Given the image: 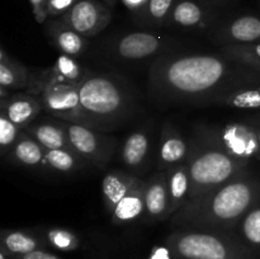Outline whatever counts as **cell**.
I'll return each instance as SVG.
<instances>
[{
	"instance_id": "cell-1",
	"label": "cell",
	"mask_w": 260,
	"mask_h": 259,
	"mask_svg": "<svg viewBox=\"0 0 260 259\" xmlns=\"http://www.w3.org/2000/svg\"><path fill=\"white\" fill-rule=\"evenodd\" d=\"M260 85V71L222 53H167L152 62L149 93L161 104L218 106L233 91Z\"/></svg>"
},
{
	"instance_id": "cell-2",
	"label": "cell",
	"mask_w": 260,
	"mask_h": 259,
	"mask_svg": "<svg viewBox=\"0 0 260 259\" xmlns=\"http://www.w3.org/2000/svg\"><path fill=\"white\" fill-rule=\"evenodd\" d=\"M260 200V179L246 170L226 184L190 200L172 216L173 225L184 229L231 230Z\"/></svg>"
},
{
	"instance_id": "cell-3",
	"label": "cell",
	"mask_w": 260,
	"mask_h": 259,
	"mask_svg": "<svg viewBox=\"0 0 260 259\" xmlns=\"http://www.w3.org/2000/svg\"><path fill=\"white\" fill-rule=\"evenodd\" d=\"M83 124L98 131H111L126 123L136 111L131 86L113 74L89 75L78 85Z\"/></svg>"
},
{
	"instance_id": "cell-4",
	"label": "cell",
	"mask_w": 260,
	"mask_h": 259,
	"mask_svg": "<svg viewBox=\"0 0 260 259\" xmlns=\"http://www.w3.org/2000/svg\"><path fill=\"white\" fill-rule=\"evenodd\" d=\"M189 201L201 197L249 170V164L233 157L218 147L196 141L188 157Z\"/></svg>"
},
{
	"instance_id": "cell-5",
	"label": "cell",
	"mask_w": 260,
	"mask_h": 259,
	"mask_svg": "<svg viewBox=\"0 0 260 259\" xmlns=\"http://www.w3.org/2000/svg\"><path fill=\"white\" fill-rule=\"evenodd\" d=\"M197 140L218 147L226 154L248 164L253 160H260L255 122H233L217 126H202L197 130Z\"/></svg>"
},
{
	"instance_id": "cell-6",
	"label": "cell",
	"mask_w": 260,
	"mask_h": 259,
	"mask_svg": "<svg viewBox=\"0 0 260 259\" xmlns=\"http://www.w3.org/2000/svg\"><path fill=\"white\" fill-rule=\"evenodd\" d=\"M28 93L40 99L43 109L60 121L83 124L78 85L43 79L37 74L30 75Z\"/></svg>"
},
{
	"instance_id": "cell-7",
	"label": "cell",
	"mask_w": 260,
	"mask_h": 259,
	"mask_svg": "<svg viewBox=\"0 0 260 259\" xmlns=\"http://www.w3.org/2000/svg\"><path fill=\"white\" fill-rule=\"evenodd\" d=\"M173 250L183 259H230L235 251L221 231L185 229L169 238Z\"/></svg>"
},
{
	"instance_id": "cell-8",
	"label": "cell",
	"mask_w": 260,
	"mask_h": 259,
	"mask_svg": "<svg viewBox=\"0 0 260 259\" xmlns=\"http://www.w3.org/2000/svg\"><path fill=\"white\" fill-rule=\"evenodd\" d=\"M60 122L68 135L71 149L84 161L95 165L98 168H104L108 164L114 150H116V140L103 135L102 131L90 128L85 124L68 121Z\"/></svg>"
},
{
	"instance_id": "cell-9",
	"label": "cell",
	"mask_w": 260,
	"mask_h": 259,
	"mask_svg": "<svg viewBox=\"0 0 260 259\" xmlns=\"http://www.w3.org/2000/svg\"><path fill=\"white\" fill-rule=\"evenodd\" d=\"M170 42L162 36L152 32H131L121 36L113 42L109 51L118 60L141 61L167 55Z\"/></svg>"
},
{
	"instance_id": "cell-10",
	"label": "cell",
	"mask_w": 260,
	"mask_h": 259,
	"mask_svg": "<svg viewBox=\"0 0 260 259\" xmlns=\"http://www.w3.org/2000/svg\"><path fill=\"white\" fill-rule=\"evenodd\" d=\"M61 20L83 37L90 38L106 29L112 20V13L98 0H78Z\"/></svg>"
},
{
	"instance_id": "cell-11",
	"label": "cell",
	"mask_w": 260,
	"mask_h": 259,
	"mask_svg": "<svg viewBox=\"0 0 260 259\" xmlns=\"http://www.w3.org/2000/svg\"><path fill=\"white\" fill-rule=\"evenodd\" d=\"M151 151V128L141 126L136 131L131 132L124 140L121 150V160L129 173L139 177L149 168Z\"/></svg>"
},
{
	"instance_id": "cell-12",
	"label": "cell",
	"mask_w": 260,
	"mask_h": 259,
	"mask_svg": "<svg viewBox=\"0 0 260 259\" xmlns=\"http://www.w3.org/2000/svg\"><path fill=\"white\" fill-rule=\"evenodd\" d=\"M212 37L221 47L260 42V17L246 14L233 18L216 27Z\"/></svg>"
},
{
	"instance_id": "cell-13",
	"label": "cell",
	"mask_w": 260,
	"mask_h": 259,
	"mask_svg": "<svg viewBox=\"0 0 260 259\" xmlns=\"http://www.w3.org/2000/svg\"><path fill=\"white\" fill-rule=\"evenodd\" d=\"M215 14L207 4L196 0H177L165 27H175L185 30H203L210 28Z\"/></svg>"
},
{
	"instance_id": "cell-14",
	"label": "cell",
	"mask_w": 260,
	"mask_h": 259,
	"mask_svg": "<svg viewBox=\"0 0 260 259\" xmlns=\"http://www.w3.org/2000/svg\"><path fill=\"white\" fill-rule=\"evenodd\" d=\"M190 147L188 146L184 137L170 122H167L162 127L159 151H157L159 172H167L170 168L184 164L188 161Z\"/></svg>"
},
{
	"instance_id": "cell-15",
	"label": "cell",
	"mask_w": 260,
	"mask_h": 259,
	"mask_svg": "<svg viewBox=\"0 0 260 259\" xmlns=\"http://www.w3.org/2000/svg\"><path fill=\"white\" fill-rule=\"evenodd\" d=\"M42 109L40 99L30 93H14L0 101V113L20 128L32 123Z\"/></svg>"
},
{
	"instance_id": "cell-16",
	"label": "cell",
	"mask_w": 260,
	"mask_h": 259,
	"mask_svg": "<svg viewBox=\"0 0 260 259\" xmlns=\"http://www.w3.org/2000/svg\"><path fill=\"white\" fill-rule=\"evenodd\" d=\"M145 217L149 221H164L170 217L167 172H157L146 180Z\"/></svg>"
},
{
	"instance_id": "cell-17",
	"label": "cell",
	"mask_w": 260,
	"mask_h": 259,
	"mask_svg": "<svg viewBox=\"0 0 260 259\" xmlns=\"http://www.w3.org/2000/svg\"><path fill=\"white\" fill-rule=\"evenodd\" d=\"M141 178L124 170H111L102 180V196L107 211L112 213L116 206L141 182Z\"/></svg>"
},
{
	"instance_id": "cell-18",
	"label": "cell",
	"mask_w": 260,
	"mask_h": 259,
	"mask_svg": "<svg viewBox=\"0 0 260 259\" xmlns=\"http://www.w3.org/2000/svg\"><path fill=\"white\" fill-rule=\"evenodd\" d=\"M47 32L53 46L63 55L78 56L85 52L88 41L62 20H53L47 25Z\"/></svg>"
},
{
	"instance_id": "cell-19",
	"label": "cell",
	"mask_w": 260,
	"mask_h": 259,
	"mask_svg": "<svg viewBox=\"0 0 260 259\" xmlns=\"http://www.w3.org/2000/svg\"><path fill=\"white\" fill-rule=\"evenodd\" d=\"M168 195H169L170 216L180 210L189 201L190 178L187 163L167 170Z\"/></svg>"
},
{
	"instance_id": "cell-20",
	"label": "cell",
	"mask_w": 260,
	"mask_h": 259,
	"mask_svg": "<svg viewBox=\"0 0 260 259\" xmlns=\"http://www.w3.org/2000/svg\"><path fill=\"white\" fill-rule=\"evenodd\" d=\"M90 71L86 70L84 66H81L78 61L74 58V56L63 55L61 53L52 65V68L46 69L43 71H38V76L47 80L60 81V83L73 84V85H79Z\"/></svg>"
},
{
	"instance_id": "cell-21",
	"label": "cell",
	"mask_w": 260,
	"mask_h": 259,
	"mask_svg": "<svg viewBox=\"0 0 260 259\" xmlns=\"http://www.w3.org/2000/svg\"><path fill=\"white\" fill-rule=\"evenodd\" d=\"M145 188L146 180L142 179L118 205L116 206L112 213H109L114 223H129L139 218L144 217L146 212L145 207Z\"/></svg>"
},
{
	"instance_id": "cell-22",
	"label": "cell",
	"mask_w": 260,
	"mask_h": 259,
	"mask_svg": "<svg viewBox=\"0 0 260 259\" xmlns=\"http://www.w3.org/2000/svg\"><path fill=\"white\" fill-rule=\"evenodd\" d=\"M23 130L40 142L45 150L71 149L68 135L60 121L32 122Z\"/></svg>"
},
{
	"instance_id": "cell-23",
	"label": "cell",
	"mask_w": 260,
	"mask_h": 259,
	"mask_svg": "<svg viewBox=\"0 0 260 259\" xmlns=\"http://www.w3.org/2000/svg\"><path fill=\"white\" fill-rule=\"evenodd\" d=\"M30 74L24 65L10 57L5 48L0 50V88L7 90L27 89Z\"/></svg>"
},
{
	"instance_id": "cell-24",
	"label": "cell",
	"mask_w": 260,
	"mask_h": 259,
	"mask_svg": "<svg viewBox=\"0 0 260 259\" xmlns=\"http://www.w3.org/2000/svg\"><path fill=\"white\" fill-rule=\"evenodd\" d=\"M9 156L12 157L13 161L22 165V167H45L46 150L43 149V146L40 142L36 141L30 135H28L23 130L19 140L14 145L12 151L9 152Z\"/></svg>"
},
{
	"instance_id": "cell-25",
	"label": "cell",
	"mask_w": 260,
	"mask_h": 259,
	"mask_svg": "<svg viewBox=\"0 0 260 259\" xmlns=\"http://www.w3.org/2000/svg\"><path fill=\"white\" fill-rule=\"evenodd\" d=\"M84 160L73 149L46 150L45 168L61 174H71L80 169Z\"/></svg>"
},
{
	"instance_id": "cell-26",
	"label": "cell",
	"mask_w": 260,
	"mask_h": 259,
	"mask_svg": "<svg viewBox=\"0 0 260 259\" xmlns=\"http://www.w3.org/2000/svg\"><path fill=\"white\" fill-rule=\"evenodd\" d=\"M218 106L230 107L243 111H260V85H251L233 91L231 94L221 99Z\"/></svg>"
},
{
	"instance_id": "cell-27",
	"label": "cell",
	"mask_w": 260,
	"mask_h": 259,
	"mask_svg": "<svg viewBox=\"0 0 260 259\" xmlns=\"http://www.w3.org/2000/svg\"><path fill=\"white\" fill-rule=\"evenodd\" d=\"M40 241L29 233L20 230H10L3 233V248L8 253L24 255L33 250H37Z\"/></svg>"
},
{
	"instance_id": "cell-28",
	"label": "cell",
	"mask_w": 260,
	"mask_h": 259,
	"mask_svg": "<svg viewBox=\"0 0 260 259\" xmlns=\"http://www.w3.org/2000/svg\"><path fill=\"white\" fill-rule=\"evenodd\" d=\"M177 0H149L139 15L146 25L165 27Z\"/></svg>"
},
{
	"instance_id": "cell-29",
	"label": "cell",
	"mask_w": 260,
	"mask_h": 259,
	"mask_svg": "<svg viewBox=\"0 0 260 259\" xmlns=\"http://www.w3.org/2000/svg\"><path fill=\"white\" fill-rule=\"evenodd\" d=\"M220 52L231 60L245 63L260 71V42L222 46Z\"/></svg>"
},
{
	"instance_id": "cell-30",
	"label": "cell",
	"mask_w": 260,
	"mask_h": 259,
	"mask_svg": "<svg viewBox=\"0 0 260 259\" xmlns=\"http://www.w3.org/2000/svg\"><path fill=\"white\" fill-rule=\"evenodd\" d=\"M241 239L253 248H260V200L239 222Z\"/></svg>"
},
{
	"instance_id": "cell-31",
	"label": "cell",
	"mask_w": 260,
	"mask_h": 259,
	"mask_svg": "<svg viewBox=\"0 0 260 259\" xmlns=\"http://www.w3.org/2000/svg\"><path fill=\"white\" fill-rule=\"evenodd\" d=\"M23 128L18 127L4 114L0 113V149H2L3 156L12 151L14 145L19 140Z\"/></svg>"
},
{
	"instance_id": "cell-32",
	"label": "cell",
	"mask_w": 260,
	"mask_h": 259,
	"mask_svg": "<svg viewBox=\"0 0 260 259\" xmlns=\"http://www.w3.org/2000/svg\"><path fill=\"white\" fill-rule=\"evenodd\" d=\"M46 236H47V240L50 241L51 245L61 249V250H73L79 244L75 234L62 228L48 229Z\"/></svg>"
},
{
	"instance_id": "cell-33",
	"label": "cell",
	"mask_w": 260,
	"mask_h": 259,
	"mask_svg": "<svg viewBox=\"0 0 260 259\" xmlns=\"http://www.w3.org/2000/svg\"><path fill=\"white\" fill-rule=\"evenodd\" d=\"M78 0H48L47 3V15L50 17H62L65 13H68L71 8L75 5Z\"/></svg>"
},
{
	"instance_id": "cell-34",
	"label": "cell",
	"mask_w": 260,
	"mask_h": 259,
	"mask_svg": "<svg viewBox=\"0 0 260 259\" xmlns=\"http://www.w3.org/2000/svg\"><path fill=\"white\" fill-rule=\"evenodd\" d=\"M30 5H32L33 14H35L36 20L38 23L45 22L47 15V3L48 0H29Z\"/></svg>"
},
{
	"instance_id": "cell-35",
	"label": "cell",
	"mask_w": 260,
	"mask_h": 259,
	"mask_svg": "<svg viewBox=\"0 0 260 259\" xmlns=\"http://www.w3.org/2000/svg\"><path fill=\"white\" fill-rule=\"evenodd\" d=\"M121 2L123 3V5L127 8V9L136 13V14H140V13L142 12V9L146 7L149 0H121Z\"/></svg>"
},
{
	"instance_id": "cell-36",
	"label": "cell",
	"mask_w": 260,
	"mask_h": 259,
	"mask_svg": "<svg viewBox=\"0 0 260 259\" xmlns=\"http://www.w3.org/2000/svg\"><path fill=\"white\" fill-rule=\"evenodd\" d=\"M20 259H58V258L56 255H53V254L37 249V250L30 251V253L24 254V255H20Z\"/></svg>"
},
{
	"instance_id": "cell-37",
	"label": "cell",
	"mask_w": 260,
	"mask_h": 259,
	"mask_svg": "<svg viewBox=\"0 0 260 259\" xmlns=\"http://www.w3.org/2000/svg\"><path fill=\"white\" fill-rule=\"evenodd\" d=\"M201 2H205L206 4H218V3H223L225 0H201Z\"/></svg>"
},
{
	"instance_id": "cell-38",
	"label": "cell",
	"mask_w": 260,
	"mask_h": 259,
	"mask_svg": "<svg viewBox=\"0 0 260 259\" xmlns=\"http://www.w3.org/2000/svg\"><path fill=\"white\" fill-rule=\"evenodd\" d=\"M256 123V137H258V144L260 147V122H255Z\"/></svg>"
},
{
	"instance_id": "cell-39",
	"label": "cell",
	"mask_w": 260,
	"mask_h": 259,
	"mask_svg": "<svg viewBox=\"0 0 260 259\" xmlns=\"http://www.w3.org/2000/svg\"><path fill=\"white\" fill-rule=\"evenodd\" d=\"M103 2H104V3H107V4H108L109 7H113V5L116 4L117 0H103Z\"/></svg>"
},
{
	"instance_id": "cell-40",
	"label": "cell",
	"mask_w": 260,
	"mask_h": 259,
	"mask_svg": "<svg viewBox=\"0 0 260 259\" xmlns=\"http://www.w3.org/2000/svg\"><path fill=\"white\" fill-rule=\"evenodd\" d=\"M259 116H260V111H259Z\"/></svg>"
}]
</instances>
